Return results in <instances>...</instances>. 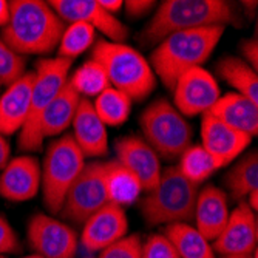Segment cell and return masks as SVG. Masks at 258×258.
Masks as SVG:
<instances>
[{
  "instance_id": "34",
  "label": "cell",
  "mask_w": 258,
  "mask_h": 258,
  "mask_svg": "<svg viewBox=\"0 0 258 258\" xmlns=\"http://www.w3.org/2000/svg\"><path fill=\"white\" fill-rule=\"evenodd\" d=\"M20 240L8 220L0 215V256L20 250Z\"/></svg>"
},
{
  "instance_id": "4",
  "label": "cell",
  "mask_w": 258,
  "mask_h": 258,
  "mask_svg": "<svg viewBox=\"0 0 258 258\" xmlns=\"http://www.w3.org/2000/svg\"><path fill=\"white\" fill-rule=\"evenodd\" d=\"M91 59L104 68L110 87L122 91L133 102L147 99L156 87L150 62L130 45L98 40L91 46Z\"/></svg>"
},
{
  "instance_id": "15",
  "label": "cell",
  "mask_w": 258,
  "mask_h": 258,
  "mask_svg": "<svg viewBox=\"0 0 258 258\" xmlns=\"http://www.w3.org/2000/svg\"><path fill=\"white\" fill-rule=\"evenodd\" d=\"M79 243L87 252H101L113 243L127 237L128 220L125 210L114 204H105L84 224Z\"/></svg>"
},
{
  "instance_id": "16",
  "label": "cell",
  "mask_w": 258,
  "mask_h": 258,
  "mask_svg": "<svg viewBox=\"0 0 258 258\" xmlns=\"http://www.w3.org/2000/svg\"><path fill=\"white\" fill-rule=\"evenodd\" d=\"M114 153L116 159L139 179L143 192H150L158 184L162 173L161 159L143 138H119L114 144Z\"/></svg>"
},
{
  "instance_id": "7",
  "label": "cell",
  "mask_w": 258,
  "mask_h": 258,
  "mask_svg": "<svg viewBox=\"0 0 258 258\" xmlns=\"http://www.w3.org/2000/svg\"><path fill=\"white\" fill-rule=\"evenodd\" d=\"M85 167V156L72 135L65 133L48 146L40 166V189L51 215L60 214L72 184Z\"/></svg>"
},
{
  "instance_id": "28",
  "label": "cell",
  "mask_w": 258,
  "mask_h": 258,
  "mask_svg": "<svg viewBox=\"0 0 258 258\" xmlns=\"http://www.w3.org/2000/svg\"><path fill=\"white\" fill-rule=\"evenodd\" d=\"M96 42V31L84 22L68 23L56 48V57L75 60L87 50H90Z\"/></svg>"
},
{
  "instance_id": "31",
  "label": "cell",
  "mask_w": 258,
  "mask_h": 258,
  "mask_svg": "<svg viewBox=\"0 0 258 258\" xmlns=\"http://www.w3.org/2000/svg\"><path fill=\"white\" fill-rule=\"evenodd\" d=\"M27 73L25 57L16 54L10 46L0 39V84L11 85Z\"/></svg>"
},
{
  "instance_id": "32",
  "label": "cell",
  "mask_w": 258,
  "mask_h": 258,
  "mask_svg": "<svg viewBox=\"0 0 258 258\" xmlns=\"http://www.w3.org/2000/svg\"><path fill=\"white\" fill-rule=\"evenodd\" d=\"M141 247L139 235H127L101 250L98 258H141Z\"/></svg>"
},
{
  "instance_id": "9",
  "label": "cell",
  "mask_w": 258,
  "mask_h": 258,
  "mask_svg": "<svg viewBox=\"0 0 258 258\" xmlns=\"http://www.w3.org/2000/svg\"><path fill=\"white\" fill-rule=\"evenodd\" d=\"M105 204H108V198L104 185L102 162H85V167L70 187L60 214L75 224H84Z\"/></svg>"
},
{
  "instance_id": "1",
  "label": "cell",
  "mask_w": 258,
  "mask_h": 258,
  "mask_svg": "<svg viewBox=\"0 0 258 258\" xmlns=\"http://www.w3.org/2000/svg\"><path fill=\"white\" fill-rule=\"evenodd\" d=\"M63 30L65 23L48 2L13 0L10 2V19L0 30V39L22 57L43 56L57 48Z\"/></svg>"
},
{
  "instance_id": "29",
  "label": "cell",
  "mask_w": 258,
  "mask_h": 258,
  "mask_svg": "<svg viewBox=\"0 0 258 258\" xmlns=\"http://www.w3.org/2000/svg\"><path fill=\"white\" fill-rule=\"evenodd\" d=\"M176 167L185 179H189L197 185L204 182L220 169L214 158L204 150L201 144L190 146L187 149L179 156V164Z\"/></svg>"
},
{
  "instance_id": "2",
  "label": "cell",
  "mask_w": 258,
  "mask_h": 258,
  "mask_svg": "<svg viewBox=\"0 0 258 258\" xmlns=\"http://www.w3.org/2000/svg\"><path fill=\"white\" fill-rule=\"evenodd\" d=\"M238 16L232 4L224 0H166L139 34L143 45H158L162 39L179 31L227 27L237 23Z\"/></svg>"
},
{
  "instance_id": "6",
  "label": "cell",
  "mask_w": 258,
  "mask_h": 258,
  "mask_svg": "<svg viewBox=\"0 0 258 258\" xmlns=\"http://www.w3.org/2000/svg\"><path fill=\"white\" fill-rule=\"evenodd\" d=\"M72 65V60L60 57H45L36 62V68L33 70L34 82L30 98V110L19 135V149L23 153L42 149L43 138L40 135V119L45 110L67 84Z\"/></svg>"
},
{
  "instance_id": "36",
  "label": "cell",
  "mask_w": 258,
  "mask_h": 258,
  "mask_svg": "<svg viewBox=\"0 0 258 258\" xmlns=\"http://www.w3.org/2000/svg\"><path fill=\"white\" fill-rule=\"evenodd\" d=\"M241 54H243V60L256 72L258 67V43L255 39H247L243 42L241 45Z\"/></svg>"
},
{
  "instance_id": "22",
  "label": "cell",
  "mask_w": 258,
  "mask_h": 258,
  "mask_svg": "<svg viewBox=\"0 0 258 258\" xmlns=\"http://www.w3.org/2000/svg\"><path fill=\"white\" fill-rule=\"evenodd\" d=\"M104 185L110 204L125 207L136 203L143 194L139 179L118 159L102 162Z\"/></svg>"
},
{
  "instance_id": "37",
  "label": "cell",
  "mask_w": 258,
  "mask_h": 258,
  "mask_svg": "<svg viewBox=\"0 0 258 258\" xmlns=\"http://www.w3.org/2000/svg\"><path fill=\"white\" fill-rule=\"evenodd\" d=\"M11 159V146L7 136L0 135V170H4L8 161Z\"/></svg>"
},
{
  "instance_id": "41",
  "label": "cell",
  "mask_w": 258,
  "mask_h": 258,
  "mask_svg": "<svg viewBox=\"0 0 258 258\" xmlns=\"http://www.w3.org/2000/svg\"><path fill=\"white\" fill-rule=\"evenodd\" d=\"M223 258H258V253H256V249H255L249 255H230V256H223Z\"/></svg>"
},
{
  "instance_id": "12",
  "label": "cell",
  "mask_w": 258,
  "mask_h": 258,
  "mask_svg": "<svg viewBox=\"0 0 258 258\" xmlns=\"http://www.w3.org/2000/svg\"><path fill=\"white\" fill-rule=\"evenodd\" d=\"M48 4L63 23L84 22L114 43H124L128 37V28L98 0H51Z\"/></svg>"
},
{
  "instance_id": "17",
  "label": "cell",
  "mask_w": 258,
  "mask_h": 258,
  "mask_svg": "<svg viewBox=\"0 0 258 258\" xmlns=\"http://www.w3.org/2000/svg\"><path fill=\"white\" fill-rule=\"evenodd\" d=\"M40 164L34 156H16L0 175V195L11 203L28 201L40 189Z\"/></svg>"
},
{
  "instance_id": "20",
  "label": "cell",
  "mask_w": 258,
  "mask_h": 258,
  "mask_svg": "<svg viewBox=\"0 0 258 258\" xmlns=\"http://www.w3.org/2000/svg\"><path fill=\"white\" fill-rule=\"evenodd\" d=\"M34 72H27L0 95V135L10 136L20 132L27 121Z\"/></svg>"
},
{
  "instance_id": "21",
  "label": "cell",
  "mask_w": 258,
  "mask_h": 258,
  "mask_svg": "<svg viewBox=\"0 0 258 258\" xmlns=\"http://www.w3.org/2000/svg\"><path fill=\"white\" fill-rule=\"evenodd\" d=\"M207 113L250 138L258 133V104H253L238 93L221 95Z\"/></svg>"
},
{
  "instance_id": "13",
  "label": "cell",
  "mask_w": 258,
  "mask_h": 258,
  "mask_svg": "<svg viewBox=\"0 0 258 258\" xmlns=\"http://www.w3.org/2000/svg\"><path fill=\"white\" fill-rule=\"evenodd\" d=\"M256 214L247 206L246 201H243L229 214L227 223L214 241L212 247L215 253H220L223 256L249 255L256 249Z\"/></svg>"
},
{
  "instance_id": "24",
  "label": "cell",
  "mask_w": 258,
  "mask_h": 258,
  "mask_svg": "<svg viewBox=\"0 0 258 258\" xmlns=\"http://www.w3.org/2000/svg\"><path fill=\"white\" fill-rule=\"evenodd\" d=\"M164 235L173 244L179 258H217L210 241H207L190 223L169 224L166 226Z\"/></svg>"
},
{
  "instance_id": "43",
  "label": "cell",
  "mask_w": 258,
  "mask_h": 258,
  "mask_svg": "<svg viewBox=\"0 0 258 258\" xmlns=\"http://www.w3.org/2000/svg\"><path fill=\"white\" fill-rule=\"evenodd\" d=\"M0 90H2V84H0ZM0 95H2V91H0Z\"/></svg>"
},
{
  "instance_id": "35",
  "label": "cell",
  "mask_w": 258,
  "mask_h": 258,
  "mask_svg": "<svg viewBox=\"0 0 258 258\" xmlns=\"http://www.w3.org/2000/svg\"><path fill=\"white\" fill-rule=\"evenodd\" d=\"M155 2L152 0H127L124 2V7L125 8V14L132 19H139L146 14L150 13V10L153 8Z\"/></svg>"
},
{
  "instance_id": "33",
  "label": "cell",
  "mask_w": 258,
  "mask_h": 258,
  "mask_svg": "<svg viewBox=\"0 0 258 258\" xmlns=\"http://www.w3.org/2000/svg\"><path fill=\"white\" fill-rule=\"evenodd\" d=\"M141 258H179V255L164 233H153L141 247Z\"/></svg>"
},
{
  "instance_id": "23",
  "label": "cell",
  "mask_w": 258,
  "mask_h": 258,
  "mask_svg": "<svg viewBox=\"0 0 258 258\" xmlns=\"http://www.w3.org/2000/svg\"><path fill=\"white\" fill-rule=\"evenodd\" d=\"M79 102L81 96L70 87L67 81L40 119V135L43 141L46 138L62 135L67 128L72 127Z\"/></svg>"
},
{
  "instance_id": "38",
  "label": "cell",
  "mask_w": 258,
  "mask_h": 258,
  "mask_svg": "<svg viewBox=\"0 0 258 258\" xmlns=\"http://www.w3.org/2000/svg\"><path fill=\"white\" fill-rule=\"evenodd\" d=\"M98 2L107 13H110L113 16H116V13L122 10V7H124L122 0H98Z\"/></svg>"
},
{
  "instance_id": "26",
  "label": "cell",
  "mask_w": 258,
  "mask_h": 258,
  "mask_svg": "<svg viewBox=\"0 0 258 258\" xmlns=\"http://www.w3.org/2000/svg\"><path fill=\"white\" fill-rule=\"evenodd\" d=\"M226 187L233 200H241L258 189V153L252 150L240 158L226 173Z\"/></svg>"
},
{
  "instance_id": "3",
  "label": "cell",
  "mask_w": 258,
  "mask_h": 258,
  "mask_svg": "<svg viewBox=\"0 0 258 258\" xmlns=\"http://www.w3.org/2000/svg\"><path fill=\"white\" fill-rule=\"evenodd\" d=\"M224 31L226 27H206L173 33L162 39L149 60L155 76L173 90L181 75L201 67L212 56Z\"/></svg>"
},
{
  "instance_id": "42",
  "label": "cell",
  "mask_w": 258,
  "mask_h": 258,
  "mask_svg": "<svg viewBox=\"0 0 258 258\" xmlns=\"http://www.w3.org/2000/svg\"><path fill=\"white\" fill-rule=\"evenodd\" d=\"M22 258H42V256H39V255H28V256H22Z\"/></svg>"
},
{
  "instance_id": "18",
  "label": "cell",
  "mask_w": 258,
  "mask_h": 258,
  "mask_svg": "<svg viewBox=\"0 0 258 258\" xmlns=\"http://www.w3.org/2000/svg\"><path fill=\"white\" fill-rule=\"evenodd\" d=\"M73 139L85 158H101L108 153V133L90 99L81 98L73 118Z\"/></svg>"
},
{
  "instance_id": "5",
  "label": "cell",
  "mask_w": 258,
  "mask_h": 258,
  "mask_svg": "<svg viewBox=\"0 0 258 258\" xmlns=\"http://www.w3.org/2000/svg\"><path fill=\"white\" fill-rule=\"evenodd\" d=\"M198 185L185 179L176 166L164 169L158 184L141 200V214L149 226L194 221Z\"/></svg>"
},
{
  "instance_id": "30",
  "label": "cell",
  "mask_w": 258,
  "mask_h": 258,
  "mask_svg": "<svg viewBox=\"0 0 258 258\" xmlns=\"http://www.w3.org/2000/svg\"><path fill=\"white\" fill-rule=\"evenodd\" d=\"M68 84L81 98L85 99L96 98L110 87L104 68L93 59L84 62L72 76H68Z\"/></svg>"
},
{
  "instance_id": "11",
  "label": "cell",
  "mask_w": 258,
  "mask_h": 258,
  "mask_svg": "<svg viewBox=\"0 0 258 258\" xmlns=\"http://www.w3.org/2000/svg\"><path fill=\"white\" fill-rule=\"evenodd\" d=\"M173 105L187 118L206 114L221 96V90L212 73L203 67L181 75L173 87Z\"/></svg>"
},
{
  "instance_id": "10",
  "label": "cell",
  "mask_w": 258,
  "mask_h": 258,
  "mask_svg": "<svg viewBox=\"0 0 258 258\" xmlns=\"http://www.w3.org/2000/svg\"><path fill=\"white\" fill-rule=\"evenodd\" d=\"M27 240L42 258H76L79 237L76 230L53 215L36 214L27 227Z\"/></svg>"
},
{
  "instance_id": "40",
  "label": "cell",
  "mask_w": 258,
  "mask_h": 258,
  "mask_svg": "<svg viewBox=\"0 0 258 258\" xmlns=\"http://www.w3.org/2000/svg\"><path fill=\"white\" fill-rule=\"evenodd\" d=\"M249 201H247V206L253 210V212L256 214V209H258V189L256 190H252L249 195Z\"/></svg>"
},
{
  "instance_id": "44",
  "label": "cell",
  "mask_w": 258,
  "mask_h": 258,
  "mask_svg": "<svg viewBox=\"0 0 258 258\" xmlns=\"http://www.w3.org/2000/svg\"><path fill=\"white\" fill-rule=\"evenodd\" d=\"M0 258H5V256H0Z\"/></svg>"
},
{
  "instance_id": "8",
  "label": "cell",
  "mask_w": 258,
  "mask_h": 258,
  "mask_svg": "<svg viewBox=\"0 0 258 258\" xmlns=\"http://www.w3.org/2000/svg\"><path fill=\"white\" fill-rule=\"evenodd\" d=\"M144 141L162 159H176L192 146L194 130L167 99L153 101L139 118Z\"/></svg>"
},
{
  "instance_id": "39",
  "label": "cell",
  "mask_w": 258,
  "mask_h": 258,
  "mask_svg": "<svg viewBox=\"0 0 258 258\" xmlns=\"http://www.w3.org/2000/svg\"><path fill=\"white\" fill-rule=\"evenodd\" d=\"M10 19V2L7 0H0V30H2Z\"/></svg>"
},
{
  "instance_id": "25",
  "label": "cell",
  "mask_w": 258,
  "mask_h": 258,
  "mask_svg": "<svg viewBox=\"0 0 258 258\" xmlns=\"http://www.w3.org/2000/svg\"><path fill=\"white\" fill-rule=\"evenodd\" d=\"M217 72L223 81H226L235 93L247 98L253 104H258V76L256 72L240 57L227 56L217 63Z\"/></svg>"
},
{
  "instance_id": "27",
  "label": "cell",
  "mask_w": 258,
  "mask_h": 258,
  "mask_svg": "<svg viewBox=\"0 0 258 258\" xmlns=\"http://www.w3.org/2000/svg\"><path fill=\"white\" fill-rule=\"evenodd\" d=\"M91 104L105 127H118L128 119L133 101L122 91L108 87Z\"/></svg>"
},
{
  "instance_id": "19",
  "label": "cell",
  "mask_w": 258,
  "mask_h": 258,
  "mask_svg": "<svg viewBox=\"0 0 258 258\" xmlns=\"http://www.w3.org/2000/svg\"><path fill=\"white\" fill-rule=\"evenodd\" d=\"M227 195L223 189L209 184L198 192L194 221L197 230L207 241H215L229 218Z\"/></svg>"
},
{
  "instance_id": "14",
  "label": "cell",
  "mask_w": 258,
  "mask_h": 258,
  "mask_svg": "<svg viewBox=\"0 0 258 258\" xmlns=\"http://www.w3.org/2000/svg\"><path fill=\"white\" fill-rule=\"evenodd\" d=\"M252 138L214 118L210 113L203 114L201 119V146L214 158L218 167L229 166L249 146Z\"/></svg>"
}]
</instances>
